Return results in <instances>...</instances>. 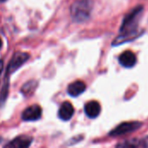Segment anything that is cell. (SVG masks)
Returning a JSON list of instances; mask_svg holds the SVG:
<instances>
[{"label":"cell","instance_id":"6da1fadb","mask_svg":"<svg viewBox=\"0 0 148 148\" xmlns=\"http://www.w3.org/2000/svg\"><path fill=\"white\" fill-rule=\"evenodd\" d=\"M143 10L144 8L142 5H138L127 14L120 29V39H128L131 36L137 34L139 20Z\"/></svg>","mask_w":148,"mask_h":148},{"label":"cell","instance_id":"7a4b0ae2","mask_svg":"<svg viewBox=\"0 0 148 148\" xmlns=\"http://www.w3.org/2000/svg\"><path fill=\"white\" fill-rule=\"evenodd\" d=\"M93 9L92 0H78L72 4L71 15L75 21L82 23L87 21Z\"/></svg>","mask_w":148,"mask_h":148},{"label":"cell","instance_id":"3957f363","mask_svg":"<svg viewBox=\"0 0 148 148\" xmlns=\"http://www.w3.org/2000/svg\"><path fill=\"white\" fill-rule=\"evenodd\" d=\"M29 56L27 53H23V52L15 53L7 67L6 75H9L12 73H14L16 70H17L29 59Z\"/></svg>","mask_w":148,"mask_h":148},{"label":"cell","instance_id":"277c9868","mask_svg":"<svg viewBox=\"0 0 148 148\" xmlns=\"http://www.w3.org/2000/svg\"><path fill=\"white\" fill-rule=\"evenodd\" d=\"M141 127V123L139 121H131V122H123L117 126L114 130L110 132L111 136H121L126 134L132 133L135 130H138Z\"/></svg>","mask_w":148,"mask_h":148},{"label":"cell","instance_id":"5b68a950","mask_svg":"<svg viewBox=\"0 0 148 148\" xmlns=\"http://www.w3.org/2000/svg\"><path fill=\"white\" fill-rule=\"evenodd\" d=\"M41 116H42V109L37 105H34L26 108L22 114L23 120L26 121H37L41 118Z\"/></svg>","mask_w":148,"mask_h":148},{"label":"cell","instance_id":"8992f818","mask_svg":"<svg viewBox=\"0 0 148 148\" xmlns=\"http://www.w3.org/2000/svg\"><path fill=\"white\" fill-rule=\"evenodd\" d=\"M120 63L125 68H132L136 64L137 58L134 52L130 50L124 51L119 57Z\"/></svg>","mask_w":148,"mask_h":148},{"label":"cell","instance_id":"52a82bcc","mask_svg":"<svg viewBox=\"0 0 148 148\" xmlns=\"http://www.w3.org/2000/svg\"><path fill=\"white\" fill-rule=\"evenodd\" d=\"M31 139L27 136H20L4 146L3 148H29Z\"/></svg>","mask_w":148,"mask_h":148},{"label":"cell","instance_id":"ba28073f","mask_svg":"<svg viewBox=\"0 0 148 148\" xmlns=\"http://www.w3.org/2000/svg\"><path fill=\"white\" fill-rule=\"evenodd\" d=\"M74 111L75 110H74L72 104L70 102L65 101L61 105L59 112H58V115L61 120L69 121L72 118V116L74 114Z\"/></svg>","mask_w":148,"mask_h":148},{"label":"cell","instance_id":"9c48e42d","mask_svg":"<svg viewBox=\"0 0 148 148\" xmlns=\"http://www.w3.org/2000/svg\"><path fill=\"white\" fill-rule=\"evenodd\" d=\"M85 113L89 118H96L101 113V106L99 102L91 101L85 105Z\"/></svg>","mask_w":148,"mask_h":148},{"label":"cell","instance_id":"30bf717a","mask_svg":"<svg viewBox=\"0 0 148 148\" xmlns=\"http://www.w3.org/2000/svg\"><path fill=\"white\" fill-rule=\"evenodd\" d=\"M86 89V85L83 82L81 81H76L71 84L69 85L68 87V93L69 95L75 97L82 94Z\"/></svg>","mask_w":148,"mask_h":148},{"label":"cell","instance_id":"8fae6325","mask_svg":"<svg viewBox=\"0 0 148 148\" xmlns=\"http://www.w3.org/2000/svg\"><path fill=\"white\" fill-rule=\"evenodd\" d=\"M37 86V82L35 81H29L27 83H25L23 85V87L22 88V93L25 95V96H29V95H31L35 89L36 88Z\"/></svg>","mask_w":148,"mask_h":148},{"label":"cell","instance_id":"7c38bea8","mask_svg":"<svg viewBox=\"0 0 148 148\" xmlns=\"http://www.w3.org/2000/svg\"><path fill=\"white\" fill-rule=\"evenodd\" d=\"M8 88H9V85L8 84H4L2 91H1V94H0V105H3L8 96Z\"/></svg>","mask_w":148,"mask_h":148},{"label":"cell","instance_id":"4fadbf2b","mask_svg":"<svg viewBox=\"0 0 148 148\" xmlns=\"http://www.w3.org/2000/svg\"><path fill=\"white\" fill-rule=\"evenodd\" d=\"M116 148H136V146L130 141H124L117 145Z\"/></svg>","mask_w":148,"mask_h":148},{"label":"cell","instance_id":"5bb4252c","mask_svg":"<svg viewBox=\"0 0 148 148\" xmlns=\"http://www.w3.org/2000/svg\"><path fill=\"white\" fill-rule=\"evenodd\" d=\"M3 62L2 60H0V75L3 71Z\"/></svg>","mask_w":148,"mask_h":148},{"label":"cell","instance_id":"9a60e30c","mask_svg":"<svg viewBox=\"0 0 148 148\" xmlns=\"http://www.w3.org/2000/svg\"><path fill=\"white\" fill-rule=\"evenodd\" d=\"M143 145H144V147L146 148H148V137L146 140H143Z\"/></svg>","mask_w":148,"mask_h":148},{"label":"cell","instance_id":"2e32d148","mask_svg":"<svg viewBox=\"0 0 148 148\" xmlns=\"http://www.w3.org/2000/svg\"><path fill=\"white\" fill-rule=\"evenodd\" d=\"M1 47H2V40L0 38V49H1Z\"/></svg>","mask_w":148,"mask_h":148},{"label":"cell","instance_id":"e0dca14e","mask_svg":"<svg viewBox=\"0 0 148 148\" xmlns=\"http://www.w3.org/2000/svg\"><path fill=\"white\" fill-rule=\"evenodd\" d=\"M4 1H6V0H0V2H4Z\"/></svg>","mask_w":148,"mask_h":148}]
</instances>
